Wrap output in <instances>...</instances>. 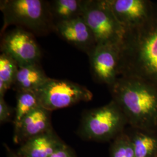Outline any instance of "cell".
<instances>
[{
    "instance_id": "20",
    "label": "cell",
    "mask_w": 157,
    "mask_h": 157,
    "mask_svg": "<svg viewBox=\"0 0 157 157\" xmlns=\"http://www.w3.org/2000/svg\"><path fill=\"white\" fill-rule=\"evenodd\" d=\"M49 157H76V155L73 150L65 144Z\"/></svg>"
},
{
    "instance_id": "14",
    "label": "cell",
    "mask_w": 157,
    "mask_h": 157,
    "mask_svg": "<svg viewBox=\"0 0 157 157\" xmlns=\"http://www.w3.org/2000/svg\"><path fill=\"white\" fill-rule=\"evenodd\" d=\"M127 133L133 145L135 157H157V132L130 127Z\"/></svg>"
},
{
    "instance_id": "13",
    "label": "cell",
    "mask_w": 157,
    "mask_h": 157,
    "mask_svg": "<svg viewBox=\"0 0 157 157\" xmlns=\"http://www.w3.org/2000/svg\"><path fill=\"white\" fill-rule=\"evenodd\" d=\"M49 78L40 64L21 65L18 66L13 86L17 92L36 91Z\"/></svg>"
},
{
    "instance_id": "2",
    "label": "cell",
    "mask_w": 157,
    "mask_h": 157,
    "mask_svg": "<svg viewBox=\"0 0 157 157\" xmlns=\"http://www.w3.org/2000/svg\"><path fill=\"white\" fill-rule=\"evenodd\" d=\"M108 88L130 127L157 132V88L140 79L123 76Z\"/></svg>"
},
{
    "instance_id": "17",
    "label": "cell",
    "mask_w": 157,
    "mask_h": 157,
    "mask_svg": "<svg viewBox=\"0 0 157 157\" xmlns=\"http://www.w3.org/2000/svg\"><path fill=\"white\" fill-rule=\"evenodd\" d=\"M18 65L11 57L5 53L0 54V97H4L6 91L13 84Z\"/></svg>"
},
{
    "instance_id": "1",
    "label": "cell",
    "mask_w": 157,
    "mask_h": 157,
    "mask_svg": "<svg viewBox=\"0 0 157 157\" xmlns=\"http://www.w3.org/2000/svg\"><path fill=\"white\" fill-rule=\"evenodd\" d=\"M119 48V77L139 78L157 88V3L145 22L125 30Z\"/></svg>"
},
{
    "instance_id": "5",
    "label": "cell",
    "mask_w": 157,
    "mask_h": 157,
    "mask_svg": "<svg viewBox=\"0 0 157 157\" xmlns=\"http://www.w3.org/2000/svg\"><path fill=\"white\" fill-rule=\"evenodd\" d=\"M82 17L91 29L97 45L121 44L125 30L107 0H83Z\"/></svg>"
},
{
    "instance_id": "15",
    "label": "cell",
    "mask_w": 157,
    "mask_h": 157,
    "mask_svg": "<svg viewBox=\"0 0 157 157\" xmlns=\"http://www.w3.org/2000/svg\"><path fill=\"white\" fill-rule=\"evenodd\" d=\"M48 4L54 25L82 16L83 0H53Z\"/></svg>"
},
{
    "instance_id": "16",
    "label": "cell",
    "mask_w": 157,
    "mask_h": 157,
    "mask_svg": "<svg viewBox=\"0 0 157 157\" xmlns=\"http://www.w3.org/2000/svg\"><path fill=\"white\" fill-rule=\"evenodd\" d=\"M41 106L39 98L34 91L17 92V104L13 121L14 126L23 118L36 108Z\"/></svg>"
},
{
    "instance_id": "22",
    "label": "cell",
    "mask_w": 157,
    "mask_h": 157,
    "mask_svg": "<svg viewBox=\"0 0 157 157\" xmlns=\"http://www.w3.org/2000/svg\"></svg>"
},
{
    "instance_id": "4",
    "label": "cell",
    "mask_w": 157,
    "mask_h": 157,
    "mask_svg": "<svg viewBox=\"0 0 157 157\" xmlns=\"http://www.w3.org/2000/svg\"><path fill=\"white\" fill-rule=\"evenodd\" d=\"M127 124L124 112L112 100L105 105L83 113L78 134L87 140L110 141L124 132Z\"/></svg>"
},
{
    "instance_id": "10",
    "label": "cell",
    "mask_w": 157,
    "mask_h": 157,
    "mask_svg": "<svg viewBox=\"0 0 157 157\" xmlns=\"http://www.w3.org/2000/svg\"><path fill=\"white\" fill-rule=\"evenodd\" d=\"M54 32L87 56L97 45L94 36L82 17L55 23Z\"/></svg>"
},
{
    "instance_id": "6",
    "label": "cell",
    "mask_w": 157,
    "mask_h": 157,
    "mask_svg": "<svg viewBox=\"0 0 157 157\" xmlns=\"http://www.w3.org/2000/svg\"><path fill=\"white\" fill-rule=\"evenodd\" d=\"M40 105L52 111L72 106L80 102L90 101L93 93L87 88L67 80L49 79L37 90Z\"/></svg>"
},
{
    "instance_id": "11",
    "label": "cell",
    "mask_w": 157,
    "mask_h": 157,
    "mask_svg": "<svg viewBox=\"0 0 157 157\" xmlns=\"http://www.w3.org/2000/svg\"><path fill=\"white\" fill-rule=\"evenodd\" d=\"M51 112L41 106L36 108L26 115L15 126L13 140L21 143L52 129Z\"/></svg>"
},
{
    "instance_id": "12",
    "label": "cell",
    "mask_w": 157,
    "mask_h": 157,
    "mask_svg": "<svg viewBox=\"0 0 157 157\" xmlns=\"http://www.w3.org/2000/svg\"><path fill=\"white\" fill-rule=\"evenodd\" d=\"M65 144L52 128L25 141L17 154L23 157H49Z\"/></svg>"
},
{
    "instance_id": "8",
    "label": "cell",
    "mask_w": 157,
    "mask_h": 157,
    "mask_svg": "<svg viewBox=\"0 0 157 157\" xmlns=\"http://www.w3.org/2000/svg\"><path fill=\"white\" fill-rule=\"evenodd\" d=\"M92 76L96 82L113 84L119 77V48L117 45H97L88 56Z\"/></svg>"
},
{
    "instance_id": "7",
    "label": "cell",
    "mask_w": 157,
    "mask_h": 157,
    "mask_svg": "<svg viewBox=\"0 0 157 157\" xmlns=\"http://www.w3.org/2000/svg\"><path fill=\"white\" fill-rule=\"evenodd\" d=\"M1 51L11 57L18 66L40 64L41 58V50L33 34L20 27L3 36Z\"/></svg>"
},
{
    "instance_id": "21",
    "label": "cell",
    "mask_w": 157,
    "mask_h": 157,
    "mask_svg": "<svg viewBox=\"0 0 157 157\" xmlns=\"http://www.w3.org/2000/svg\"><path fill=\"white\" fill-rule=\"evenodd\" d=\"M8 149V157H23V156H21L19 155H18L17 154H15L14 152L11 151V150H9L8 148H6Z\"/></svg>"
},
{
    "instance_id": "18",
    "label": "cell",
    "mask_w": 157,
    "mask_h": 157,
    "mask_svg": "<svg viewBox=\"0 0 157 157\" xmlns=\"http://www.w3.org/2000/svg\"><path fill=\"white\" fill-rule=\"evenodd\" d=\"M110 157H135L133 145L127 132L124 131L112 141Z\"/></svg>"
},
{
    "instance_id": "19",
    "label": "cell",
    "mask_w": 157,
    "mask_h": 157,
    "mask_svg": "<svg viewBox=\"0 0 157 157\" xmlns=\"http://www.w3.org/2000/svg\"><path fill=\"white\" fill-rule=\"evenodd\" d=\"M15 109H12L6 102L4 97H0V122L3 124L11 121L12 116Z\"/></svg>"
},
{
    "instance_id": "9",
    "label": "cell",
    "mask_w": 157,
    "mask_h": 157,
    "mask_svg": "<svg viewBox=\"0 0 157 157\" xmlns=\"http://www.w3.org/2000/svg\"><path fill=\"white\" fill-rule=\"evenodd\" d=\"M115 17L124 30L145 22L153 11L154 2L148 0H107Z\"/></svg>"
},
{
    "instance_id": "3",
    "label": "cell",
    "mask_w": 157,
    "mask_h": 157,
    "mask_svg": "<svg viewBox=\"0 0 157 157\" xmlns=\"http://www.w3.org/2000/svg\"><path fill=\"white\" fill-rule=\"evenodd\" d=\"M0 9L3 15V30L10 25L25 28L37 36L54 32V22L48 1L43 0H3Z\"/></svg>"
}]
</instances>
